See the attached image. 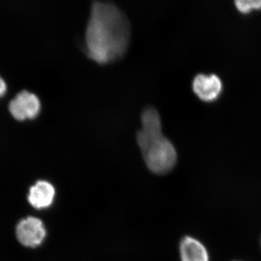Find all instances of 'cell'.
<instances>
[{
    "mask_svg": "<svg viewBox=\"0 0 261 261\" xmlns=\"http://www.w3.org/2000/svg\"><path fill=\"white\" fill-rule=\"evenodd\" d=\"M41 111V102L36 94L22 91L10 101L9 111L18 121L34 119Z\"/></svg>",
    "mask_w": 261,
    "mask_h": 261,
    "instance_id": "277c9868",
    "label": "cell"
},
{
    "mask_svg": "<svg viewBox=\"0 0 261 261\" xmlns=\"http://www.w3.org/2000/svg\"><path fill=\"white\" fill-rule=\"evenodd\" d=\"M15 233L19 243L31 248L42 245L47 236L44 223L42 220L34 216H29L19 221Z\"/></svg>",
    "mask_w": 261,
    "mask_h": 261,
    "instance_id": "3957f363",
    "label": "cell"
},
{
    "mask_svg": "<svg viewBox=\"0 0 261 261\" xmlns=\"http://www.w3.org/2000/svg\"><path fill=\"white\" fill-rule=\"evenodd\" d=\"M142 128L137 141L147 168L155 174H166L177 162V152L172 142L162 132L159 111L148 106L141 115Z\"/></svg>",
    "mask_w": 261,
    "mask_h": 261,
    "instance_id": "7a4b0ae2",
    "label": "cell"
},
{
    "mask_svg": "<svg viewBox=\"0 0 261 261\" xmlns=\"http://www.w3.org/2000/svg\"><path fill=\"white\" fill-rule=\"evenodd\" d=\"M181 261H209L208 252L203 244L192 237H185L179 245Z\"/></svg>",
    "mask_w": 261,
    "mask_h": 261,
    "instance_id": "52a82bcc",
    "label": "cell"
},
{
    "mask_svg": "<svg viewBox=\"0 0 261 261\" xmlns=\"http://www.w3.org/2000/svg\"><path fill=\"white\" fill-rule=\"evenodd\" d=\"M130 37L129 21L117 5L94 2L85 34L86 53L90 59L99 64L121 59Z\"/></svg>",
    "mask_w": 261,
    "mask_h": 261,
    "instance_id": "6da1fadb",
    "label": "cell"
},
{
    "mask_svg": "<svg viewBox=\"0 0 261 261\" xmlns=\"http://www.w3.org/2000/svg\"><path fill=\"white\" fill-rule=\"evenodd\" d=\"M237 8L243 13H247L252 10L261 9V0H237Z\"/></svg>",
    "mask_w": 261,
    "mask_h": 261,
    "instance_id": "ba28073f",
    "label": "cell"
},
{
    "mask_svg": "<svg viewBox=\"0 0 261 261\" xmlns=\"http://www.w3.org/2000/svg\"><path fill=\"white\" fill-rule=\"evenodd\" d=\"M56 194V189L50 182L40 180L29 190L28 201L34 208L47 209L53 205Z\"/></svg>",
    "mask_w": 261,
    "mask_h": 261,
    "instance_id": "8992f818",
    "label": "cell"
},
{
    "mask_svg": "<svg viewBox=\"0 0 261 261\" xmlns=\"http://www.w3.org/2000/svg\"><path fill=\"white\" fill-rule=\"evenodd\" d=\"M7 91V85L4 80L0 76V97H3Z\"/></svg>",
    "mask_w": 261,
    "mask_h": 261,
    "instance_id": "9c48e42d",
    "label": "cell"
},
{
    "mask_svg": "<svg viewBox=\"0 0 261 261\" xmlns=\"http://www.w3.org/2000/svg\"><path fill=\"white\" fill-rule=\"evenodd\" d=\"M194 92L200 99L211 102L217 99L222 90V82L216 75H196L192 83Z\"/></svg>",
    "mask_w": 261,
    "mask_h": 261,
    "instance_id": "5b68a950",
    "label": "cell"
}]
</instances>
